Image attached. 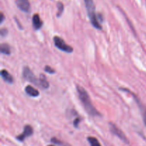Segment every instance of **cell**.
<instances>
[{
  "mask_svg": "<svg viewBox=\"0 0 146 146\" xmlns=\"http://www.w3.org/2000/svg\"><path fill=\"white\" fill-rule=\"evenodd\" d=\"M1 54H6V55H10L11 54V48L9 44H1Z\"/></svg>",
  "mask_w": 146,
  "mask_h": 146,
  "instance_id": "cell-13",
  "label": "cell"
},
{
  "mask_svg": "<svg viewBox=\"0 0 146 146\" xmlns=\"http://www.w3.org/2000/svg\"><path fill=\"white\" fill-rule=\"evenodd\" d=\"M64 146H71V145H70L69 144H65Z\"/></svg>",
  "mask_w": 146,
  "mask_h": 146,
  "instance_id": "cell-22",
  "label": "cell"
},
{
  "mask_svg": "<svg viewBox=\"0 0 146 146\" xmlns=\"http://www.w3.org/2000/svg\"><path fill=\"white\" fill-rule=\"evenodd\" d=\"M57 8H58V11H57L56 17H60L61 15H62L63 12H64V4H63L62 2H61V1H58V2H57Z\"/></svg>",
  "mask_w": 146,
  "mask_h": 146,
  "instance_id": "cell-15",
  "label": "cell"
},
{
  "mask_svg": "<svg viewBox=\"0 0 146 146\" xmlns=\"http://www.w3.org/2000/svg\"><path fill=\"white\" fill-rule=\"evenodd\" d=\"M39 84L40 86H41V88H44V89H47V88H48V87H49V83L47 81L46 77V76L44 75V74H40Z\"/></svg>",
  "mask_w": 146,
  "mask_h": 146,
  "instance_id": "cell-12",
  "label": "cell"
},
{
  "mask_svg": "<svg viewBox=\"0 0 146 146\" xmlns=\"http://www.w3.org/2000/svg\"><path fill=\"white\" fill-rule=\"evenodd\" d=\"M4 14H3L2 12L1 13V19H0V21H1V24H2V22L4 21Z\"/></svg>",
  "mask_w": 146,
  "mask_h": 146,
  "instance_id": "cell-21",
  "label": "cell"
},
{
  "mask_svg": "<svg viewBox=\"0 0 146 146\" xmlns=\"http://www.w3.org/2000/svg\"><path fill=\"white\" fill-rule=\"evenodd\" d=\"M8 34V30L6 28H1V31H0V34L1 36H6Z\"/></svg>",
  "mask_w": 146,
  "mask_h": 146,
  "instance_id": "cell-17",
  "label": "cell"
},
{
  "mask_svg": "<svg viewBox=\"0 0 146 146\" xmlns=\"http://www.w3.org/2000/svg\"><path fill=\"white\" fill-rule=\"evenodd\" d=\"M32 24L33 27H34V29L36 30V31H38V30H39L42 27L44 23H43L42 20L41 19V18H40L39 15L38 14H35L33 16Z\"/></svg>",
  "mask_w": 146,
  "mask_h": 146,
  "instance_id": "cell-9",
  "label": "cell"
},
{
  "mask_svg": "<svg viewBox=\"0 0 146 146\" xmlns=\"http://www.w3.org/2000/svg\"><path fill=\"white\" fill-rule=\"evenodd\" d=\"M15 20H16V23H17V25H18V27H19V28L20 29H22V27H21V24H20V22H19V21L18 19H17V18H15Z\"/></svg>",
  "mask_w": 146,
  "mask_h": 146,
  "instance_id": "cell-20",
  "label": "cell"
},
{
  "mask_svg": "<svg viewBox=\"0 0 146 146\" xmlns=\"http://www.w3.org/2000/svg\"><path fill=\"white\" fill-rule=\"evenodd\" d=\"M44 71L50 74H55V72H56L55 70H54L53 68H51V66H46L45 68H44Z\"/></svg>",
  "mask_w": 146,
  "mask_h": 146,
  "instance_id": "cell-16",
  "label": "cell"
},
{
  "mask_svg": "<svg viewBox=\"0 0 146 146\" xmlns=\"http://www.w3.org/2000/svg\"><path fill=\"white\" fill-rule=\"evenodd\" d=\"M1 76L3 78L5 82L8 83V84H11L14 82V78L13 76L8 72V71H7L6 69H3L1 71Z\"/></svg>",
  "mask_w": 146,
  "mask_h": 146,
  "instance_id": "cell-10",
  "label": "cell"
},
{
  "mask_svg": "<svg viewBox=\"0 0 146 146\" xmlns=\"http://www.w3.org/2000/svg\"><path fill=\"white\" fill-rule=\"evenodd\" d=\"M80 121H81V120H80V118H76V119L74 120V125L76 127V128H78V124H79Z\"/></svg>",
  "mask_w": 146,
  "mask_h": 146,
  "instance_id": "cell-18",
  "label": "cell"
},
{
  "mask_svg": "<svg viewBox=\"0 0 146 146\" xmlns=\"http://www.w3.org/2000/svg\"><path fill=\"white\" fill-rule=\"evenodd\" d=\"M76 90L80 100L81 101V104L84 106L86 112L92 116H101V114L96 109L95 107L91 103V98H90L87 91L79 85H76Z\"/></svg>",
  "mask_w": 146,
  "mask_h": 146,
  "instance_id": "cell-1",
  "label": "cell"
},
{
  "mask_svg": "<svg viewBox=\"0 0 146 146\" xmlns=\"http://www.w3.org/2000/svg\"><path fill=\"white\" fill-rule=\"evenodd\" d=\"M33 133H34V131H33L32 127L30 125H27L24 126V132L21 134H20L19 135L17 136V139L18 141H21V142H23L27 137H29L31 135H32Z\"/></svg>",
  "mask_w": 146,
  "mask_h": 146,
  "instance_id": "cell-7",
  "label": "cell"
},
{
  "mask_svg": "<svg viewBox=\"0 0 146 146\" xmlns=\"http://www.w3.org/2000/svg\"><path fill=\"white\" fill-rule=\"evenodd\" d=\"M15 2L17 7L21 11H24L25 13L30 12L31 5H30V3L29 1V0H16Z\"/></svg>",
  "mask_w": 146,
  "mask_h": 146,
  "instance_id": "cell-8",
  "label": "cell"
},
{
  "mask_svg": "<svg viewBox=\"0 0 146 146\" xmlns=\"http://www.w3.org/2000/svg\"><path fill=\"white\" fill-rule=\"evenodd\" d=\"M120 90H121V91H125V92H128V93H129V94H132L133 97L134 98L135 102H136V104H138V107H139L140 110H141V114H142V116H143V122L146 126V106H145L143 105V103L140 101L139 98L137 97L136 95H135L133 93L131 92V91H130L128 89H127V88H120Z\"/></svg>",
  "mask_w": 146,
  "mask_h": 146,
  "instance_id": "cell-6",
  "label": "cell"
},
{
  "mask_svg": "<svg viewBox=\"0 0 146 146\" xmlns=\"http://www.w3.org/2000/svg\"><path fill=\"white\" fill-rule=\"evenodd\" d=\"M22 76H23V78H24L25 80L32 83V84H35L36 86H40L39 81H38L36 77L35 76V75L33 74L32 71H31V69H30L28 66H25L24 68V69H23Z\"/></svg>",
  "mask_w": 146,
  "mask_h": 146,
  "instance_id": "cell-5",
  "label": "cell"
},
{
  "mask_svg": "<svg viewBox=\"0 0 146 146\" xmlns=\"http://www.w3.org/2000/svg\"><path fill=\"white\" fill-rule=\"evenodd\" d=\"M87 140L89 142L91 146H101L99 141L97 140V138H94V137H88Z\"/></svg>",
  "mask_w": 146,
  "mask_h": 146,
  "instance_id": "cell-14",
  "label": "cell"
},
{
  "mask_svg": "<svg viewBox=\"0 0 146 146\" xmlns=\"http://www.w3.org/2000/svg\"><path fill=\"white\" fill-rule=\"evenodd\" d=\"M54 44L56 47L60 49L61 51H64L66 53H72L74 51V48L72 46L66 44L64 40L59 36H54Z\"/></svg>",
  "mask_w": 146,
  "mask_h": 146,
  "instance_id": "cell-3",
  "label": "cell"
},
{
  "mask_svg": "<svg viewBox=\"0 0 146 146\" xmlns=\"http://www.w3.org/2000/svg\"><path fill=\"white\" fill-rule=\"evenodd\" d=\"M25 91L29 96L31 97H37L39 95V91L30 85H28L26 87Z\"/></svg>",
  "mask_w": 146,
  "mask_h": 146,
  "instance_id": "cell-11",
  "label": "cell"
},
{
  "mask_svg": "<svg viewBox=\"0 0 146 146\" xmlns=\"http://www.w3.org/2000/svg\"><path fill=\"white\" fill-rule=\"evenodd\" d=\"M51 141H52L53 143H54L58 144V145H61V144H62V143H61V141H58V140L56 138H53L52 139H51Z\"/></svg>",
  "mask_w": 146,
  "mask_h": 146,
  "instance_id": "cell-19",
  "label": "cell"
},
{
  "mask_svg": "<svg viewBox=\"0 0 146 146\" xmlns=\"http://www.w3.org/2000/svg\"><path fill=\"white\" fill-rule=\"evenodd\" d=\"M86 8L87 14L92 25L97 29H102V27L98 21V17L96 14V7L94 0H84Z\"/></svg>",
  "mask_w": 146,
  "mask_h": 146,
  "instance_id": "cell-2",
  "label": "cell"
},
{
  "mask_svg": "<svg viewBox=\"0 0 146 146\" xmlns=\"http://www.w3.org/2000/svg\"><path fill=\"white\" fill-rule=\"evenodd\" d=\"M48 146H54V145H48Z\"/></svg>",
  "mask_w": 146,
  "mask_h": 146,
  "instance_id": "cell-23",
  "label": "cell"
},
{
  "mask_svg": "<svg viewBox=\"0 0 146 146\" xmlns=\"http://www.w3.org/2000/svg\"><path fill=\"white\" fill-rule=\"evenodd\" d=\"M110 131L112 133L113 135H115V136L118 137V138L121 140L123 142L125 143L128 144L129 143V141H128V138L126 137V135L124 134V133L115 124L113 123H110Z\"/></svg>",
  "mask_w": 146,
  "mask_h": 146,
  "instance_id": "cell-4",
  "label": "cell"
}]
</instances>
